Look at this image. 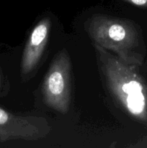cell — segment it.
I'll use <instances>...</instances> for the list:
<instances>
[{
	"instance_id": "1",
	"label": "cell",
	"mask_w": 147,
	"mask_h": 148,
	"mask_svg": "<svg viewBox=\"0 0 147 148\" xmlns=\"http://www.w3.org/2000/svg\"><path fill=\"white\" fill-rule=\"evenodd\" d=\"M106 85L114 99L131 116L147 122V85L137 72L109 51L94 44Z\"/></svg>"
},
{
	"instance_id": "2",
	"label": "cell",
	"mask_w": 147,
	"mask_h": 148,
	"mask_svg": "<svg viewBox=\"0 0 147 148\" xmlns=\"http://www.w3.org/2000/svg\"><path fill=\"white\" fill-rule=\"evenodd\" d=\"M86 28L94 44L114 52L117 57L128 64L138 66L142 64V38L133 22L96 14L89 17Z\"/></svg>"
},
{
	"instance_id": "3",
	"label": "cell",
	"mask_w": 147,
	"mask_h": 148,
	"mask_svg": "<svg viewBox=\"0 0 147 148\" xmlns=\"http://www.w3.org/2000/svg\"><path fill=\"white\" fill-rule=\"evenodd\" d=\"M44 103L52 109L66 114L71 98V64L65 49L55 56L42 88Z\"/></svg>"
},
{
	"instance_id": "4",
	"label": "cell",
	"mask_w": 147,
	"mask_h": 148,
	"mask_svg": "<svg viewBox=\"0 0 147 148\" xmlns=\"http://www.w3.org/2000/svg\"><path fill=\"white\" fill-rule=\"evenodd\" d=\"M50 124L43 117L21 116L0 108V143L12 140L35 141L50 132Z\"/></svg>"
},
{
	"instance_id": "5",
	"label": "cell",
	"mask_w": 147,
	"mask_h": 148,
	"mask_svg": "<svg viewBox=\"0 0 147 148\" xmlns=\"http://www.w3.org/2000/svg\"><path fill=\"white\" fill-rule=\"evenodd\" d=\"M51 22L46 17L37 23L32 31L23 51L21 62V72L22 75H28L33 72L40 62L45 50Z\"/></svg>"
},
{
	"instance_id": "6",
	"label": "cell",
	"mask_w": 147,
	"mask_h": 148,
	"mask_svg": "<svg viewBox=\"0 0 147 148\" xmlns=\"http://www.w3.org/2000/svg\"><path fill=\"white\" fill-rule=\"evenodd\" d=\"M133 5L147 8V0H123Z\"/></svg>"
}]
</instances>
